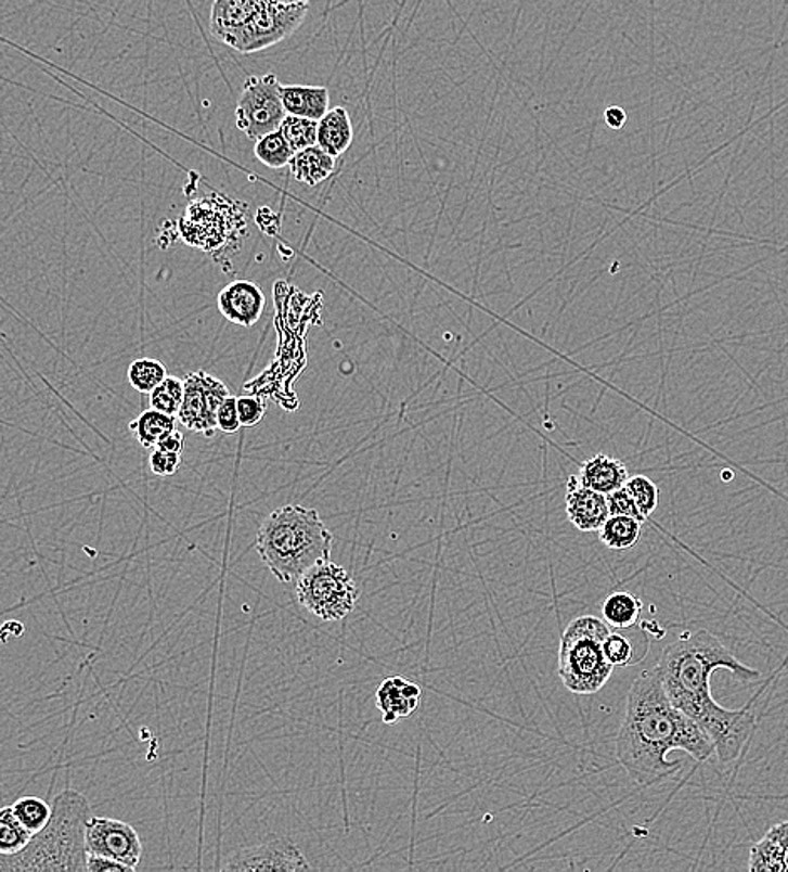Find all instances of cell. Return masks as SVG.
<instances>
[{
	"label": "cell",
	"instance_id": "4",
	"mask_svg": "<svg viewBox=\"0 0 788 872\" xmlns=\"http://www.w3.org/2000/svg\"><path fill=\"white\" fill-rule=\"evenodd\" d=\"M91 817V804L81 792H61L46 828L33 834L21 852L0 854V871L86 872V828Z\"/></svg>",
	"mask_w": 788,
	"mask_h": 872
},
{
	"label": "cell",
	"instance_id": "14",
	"mask_svg": "<svg viewBox=\"0 0 788 872\" xmlns=\"http://www.w3.org/2000/svg\"><path fill=\"white\" fill-rule=\"evenodd\" d=\"M566 512L570 524L581 533H599L604 522L611 515L607 497L584 487L578 475L567 480Z\"/></svg>",
	"mask_w": 788,
	"mask_h": 872
},
{
	"label": "cell",
	"instance_id": "3",
	"mask_svg": "<svg viewBox=\"0 0 788 872\" xmlns=\"http://www.w3.org/2000/svg\"><path fill=\"white\" fill-rule=\"evenodd\" d=\"M333 534L315 509L284 505L267 515L257 533L256 549L267 569L284 585L330 561Z\"/></svg>",
	"mask_w": 788,
	"mask_h": 872
},
{
	"label": "cell",
	"instance_id": "27",
	"mask_svg": "<svg viewBox=\"0 0 788 872\" xmlns=\"http://www.w3.org/2000/svg\"><path fill=\"white\" fill-rule=\"evenodd\" d=\"M748 869L755 872H788L780 844L766 834L751 849Z\"/></svg>",
	"mask_w": 788,
	"mask_h": 872
},
{
	"label": "cell",
	"instance_id": "25",
	"mask_svg": "<svg viewBox=\"0 0 788 872\" xmlns=\"http://www.w3.org/2000/svg\"><path fill=\"white\" fill-rule=\"evenodd\" d=\"M168 376L167 368L158 359H134L128 368V381L138 393L150 395Z\"/></svg>",
	"mask_w": 788,
	"mask_h": 872
},
{
	"label": "cell",
	"instance_id": "11",
	"mask_svg": "<svg viewBox=\"0 0 788 872\" xmlns=\"http://www.w3.org/2000/svg\"><path fill=\"white\" fill-rule=\"evenodd\" d=\"M86 849L88 854L115 859L128 865L131 871H137L143 854V844L138 832L127 822L93 816L86 828Z\"/></svg>",
	"mask_w": 788,
	"mask_h": 872
},
{
	"label": "cell",
	"instance_id": "24",
	"mask_svg": "<svg viewBox=\"0 0 788 872\" xmlns=\"http://www.w3.org/2000/svg\"><path fill=\"white\" fill-rule=\"evenodd\" d=\"M254 155L267 168L279 170V168L289 167L294 152L282 131L275 130L256 141Z\"/></svg>",
	"mask_w": 788,
	"mask_h": 872
},
{
	"label": "cell",
	"instance_id": "39",
	"mask_svg": "<svg viewBox=\"0 0 788 872\" xmlns=\"http://www.w3.org/2000/svg\"><path fill=\"white\" fill-rule=\"evenodd\" d=\"M604 121L611 130H622L625 123H628V113L621 106H607L606 112H604Z\"/></svg>",
	"mask_w": 788,
	"mask_h": 872
},
{
	"label": "cell",
	"instance_id": "19",
	"mask_svg": "<svg viewBox=\"0 0 788 872\" xmlns=\"http://www.w3.org/2000/svg\"><path fill=\"white\" fill-rule=\"evenodd\" d=\"M289 168L297 181L308 187H315L334 174L336 158L324 152L319 144H314L294 153Z\"/></svg>",
	"mask_w": 788,
	"mask_h": 872
},
{
	"label": "cell",
	"instance_id": "5",
	"mask_svg": "<svg viewBox=\"0 0 788 872\" xmlns=\"http://www.w3.org/2000/svg\"><path fill=\"white\" fill-rule=\"evenodd\" d=\"M611 632L596 616L576 617L563 632L557 675L574 695H594L606 687L615 666L604 656L603 641Z\"/></svg>",
	"mask_w": 788,
	"mask_h": 872
},
{
	"label": "cell",
	"instance_id": "7",
	"mask_svg": "<svg viewBox=\"0 0 788 872\" xmlns=\"http://www.w3.org/2000/svg\"><path fill=\"white\" fill-rule=\"evenodd\" d=\"M297 601L322 621H341L354 611L360 588L345 567L324 561L296 580Z\"/></svg>",
	"mask_w": 788,
	"mask_h": 872
},
{
	"label": "cell",
	"instance_id": "18",
	"mask_svg": "<svg viewBox=\"0 0 788 872\" xmlns=\"http://www.w3.org/2000/svg\"><path fill=\"white\" fill-rule=\"evenodd\" d=\"M354 140L351 118L346 107L337 106L330 110L318 121V144L331 156L345 155Z\"/></svg>",
	"mask_w": 788,
	"mask_h": 872
},
{
	"label": "cell",
	"instance_id": "17",
	"mask_svg": "<svg viewBox=\"0 0 788 872\" xmlns=\"http://www.w3.org/2000/svg\"><path fill=\"white\" fill-rule=\"evenodd\" d=\"M281 98L287 115L319 121L330 112V89L324 86L281 85Z\"/></svg>",
	"mask_w": 788,
	"mask_h": 872
},
{
	"label": "cell",
	"instance_id": "37",
	"mask_svg": "<svg viewBox=\"0 0 788 872\" xmlns=\"http://www.w3.org/2000/svg\"><path fill=\"white\" fill-rule=\"evenodd\" d=\"M86 872H131L128 865L115 861V859L104 858L98 854H88L86 859Z\"/></svg>",
	"mask_w": 788,
	"mask_h": 872
},
{
	"label": "cell",
	"instance_id": "31",
	"mask_svg": "<svg viewBox=\"0 0 788 872\" xmlns=\"http://www.w3.org/2000/svg\"><path fill=\"white\" fill-rule=\"evenodd\" d=\"M625 490L633 497L637 509L644 517L649 518L655 514L659 503V488L651 478L646 475H634L625 482Z\"/></svg>",
	"mask_w": 788,
	"mask_h": 872
},
{
	"label": "cell",
	"instance_id": "28",
	"mask_svg": "<svg viewBox=\"0 0 788 872\" xmlns=\"http://www.w3.org/2000/svg\"><path fill=\"white\" fill-rule=\"evenodd\" d=\"M279 130L282 131L294 153L318 144V121L314 119L287 115Z\"/></svg>",
	"mask_w": 788,
	"mask_h": 872
},
{
	"label": "cell",
	"instance_id": "10",
	"mask_svg": "<svg viewBox=\"0 0 788 872\" xmlns=\"http://www.w3.org/2000/svg\"><path fill=\"white\" fill-rule=\"evenodd\" d=\"M229 396L222 380L205 371H193L183 380V403L177 420L190 432L211 436L217 429V411Z\"/></svg>",
	"mask_w": 788,
	"mask_h": 872
},
{
	"label": "cell",
	"instance_id": "8",
	"mask_svg": "<svg viewBox=\"0 0 788 872\" xmlns=\"http://www.w3.org/2000/svg\"><path fill=\"white\" fill-rule=\"evenodd\" d=\"M285 116L281 82L274 73L245 79L235 107V123L248 140L257 141L279 130Z\"/></svg>",
	"mask_w": 788,
	"mask_h": 872
},
{
	"label": "cell",
	"instance_id": "33",
	"mask_svg": "<svg viewBox=\"0 0 788 872\" xmlns=\"http://www.w3.org/2000/svg\"><path fill=\"white\" fill-rule=\"evenodd\" d=\"M238 418L244 428H253L259 425L266 416V401L259 396H242L237 398Z\"/></svg>",
	"mask_w": 788,
	"mask_h": 872
},
{
	"label": "cell",
	"instance_id": "32",
	"mask_svg": "<svg viewBox=\"0 0 788 872\" xmlns=\"http://www.w3.org/2000/svg\"><path fill=\"white\" fill-rule=\"evenodd\" d=\"M603 651L609 665L615 666V668L636 665L637 663L636 658H634L633 641L619 629L606 636V640L603 641Z\"/></svg>",
	"mask_w": 788,
	"mask_h": 872
},
{
	"label": "cell",
	"instance_id": "22",
	"mask_svg": "<svg viewBox=\"0 0 788 872\" xmlns=\"http://www.w3.org/2000/svg\"><path fill=\"white\" fill-rule=\"evenodd\" d=\"M643 603L631 592L618 591L604 601L603 617L609 628L625 631L640 625Z\"/></svg>",
	"mask_w": 788,
	"mask_h": 872
},
{
	"label": "cell",
	"instance_id": "41",
	"mask_svg": "<svg viewBox=\"0 0 788 872\" xmlns=\"http://www.w3.org/2000/svg\"><path fill=\"white\" fill-rule=\"evenodd\" d=\"M274 2H279V4H287V5L309 4V0H274Z\"/></svg>",
	"mask_w": 788,
	"mask_h": 872
},
{
	"label": "cell",
	"instance_id": "13",
	"mask_svg": "<svg viewBox=\"0 0 788 872\" xmlns=\"http://www.w3.org/2000/svg\"><path fill=\"white\" fill-rule=\"evenodd\" d=\"M217 304L227 321L242 328H253L262 318L266 296L256 282L234 281L220 291Z\"/></svg>",
	"mask_w": 788,
	"mask_h": 872
},
{
	"label": "cell",
	"instance_id": "34",
	"mask_svg": "<svg viewBox=\"0 0 788 872\" xmlns=\"http://www.w3.org/2000/svg\"><path fill=\"white\" fill-rule=\"evenodd\" d=\"M607 497V505H609V512L611 515H628V517L636 518L640 522H646L648 518L644 517L641 514L640 509H637L636 502H634L633 497L630 496V492L625 490V487L618 488L615 492L609 493Z\"/></svg>",
	"mask_w": 788,
	"mask_h": 872
},
{
	"label": "cell",
	"instance_id": "6",
	"mask_svg": "<svg viewBox=\"0 0 788 872\" xmlns=\"http://www.w3.org/2000/svg\"><path fill=\"white\" fill-rule=\"evenodd\" d=\"M247 211L244 202L223 193H210L186 207L185 215L178 220V233L186 245L219 259L241 248L247 235Z\"/></svg>",
	"mask_w": 788,
	"mask_h": 872
},
{
	"label": "cell",
	"instance_id": "2",
	"mask_svg": "<svg viewBox=\"0 0 788 872\" xmlns=\"http://www.w3.org/2000/svg\"><path fill=\"white\" fill-rule=\"evenodd\" d=\"M676 751L707 761L714 745L700 724L668 698L658 669H644L631 684L616 757L633 782L651 787L682 769L680 761L668 760Z\"/></svg>",
	"mask_w": 788,
	"mask_h": 872
},
{
	"label": "cell",
	"instance_id": "1",
	"mask_svg": "<svg viewBox=\"0 0 788 872\" xmlns=\"http://www.w3.org/2000/svg\"><path fill=\"white\" fill-rule=\"evenodd\" d=\"M659 678L668 698L685 711L710 736L714 754L723 764L737 760L755 730L757 715L750 706L728 710L711 695V675L728 669L740 680L751 683L762 678L759 669L748 668L737 656L707 629L686 632L662 650L658 665Z\"/></svg>",
	"mask_w": 788,
	"mask_h": 872
},
{
	"label": "cell",
	"instance_id": "16",
	"mask_svg": "<svg viewBox=\"0 0 788 872\" xmlns=\"http://www.w3.org/2000/svg\"><path fill=\"white\" fill-rule=\"evenodd\" d=\"M578 478L584 487L591 488L594 492L609 496L630 480V470L616 457L597 453L581 463Z\"/></svg>",
	"mask_w": 788,
	"mask_h": 872
},
{
	"label": "cell",
	"instance_id": "38",
	"mask_svg": "<svg viewBox=\"0 0 788 872\" xmlns=\"http://www.w3.org/2000/svg\"><path fill=\"white\" fill-rule=\"evenodd\" d=\"M155 448L171 451V453H183V450H185V435L182 432H178V429H173L165 438H162Z\"/></svg>",
	"mask_w": 788,
	"mask_h": 872
},
{
	"label": "cell",
	"instance_id": "30",
	"mask_svg": "<svg viewBox=\"0 0 788 872\" xmlns=\"http://www.w3.org/2000/svg\"><path fill=\"white\" fill-rule=\"evenodd\" d=\"M183 403V380L175 376L165 377L152 393H150V408L162 413L177 416Z\"/></svg>",
	"mask_w": 788,
	"mask_h": 872
},
{
	"label": "cell",
	"instance_id": "35",
	"mask_svg": "<svg viewBox=\"0 0 788 872\" xmlns=\"http://www.w3.org/2000/svg\"><path fill=\"white\" fill-rule=\"evenodd\" d=\"M182 466V453H171V451L155 448L150 456V469L158 477H171L177 474Z\"/></svg>",
	"mask_w": 788,
	"mask_h": 872
},
{
	"label": "cell",
	"instance_id": "36",
	"mask_svg": "<svg viewBox=\"0 0 788 872\" xmlns=\"http://www.w3.org/2000/svg\"><path fill=\"white\" fill-rule=\"evenodd\" d=\"M241 428L242 425L241 418H238L237 398L230 395L229 398H225V401L220 405L219 411H217V429L232 435V433H237Z\"/></svg>",
	"mask_w": 788,
	"mask_h": 872
},
{
	"label": "cell",
	"instance_id": "15",
	"mask_svg": "<svg viewBox=\"0 0 788 872\" xmlns=\"http://www.w3.org/2000/svg\"><path fill=\"white\" fill-rule=\"evenodd\" d=\"M269 0H215L210 12V33L227 44L235 34L256 20Z\"/></svg>",
	"mask_w": 788,
	"mask_h": 872
},
{
	"label": "cell",
	"instance_id": "23",
	"mask_svg": "<svg viewBox=\"0 0 788 872\" xmlns=\"http://www.w3.org/2000/svg\"><path fill=\"white\" fill-rule=\"evenodd\" d=\"M130 429L137 436L141 447L155 448L162 438L177 429V416H170V414L150 408L130 423Z\"/></svg>",
	"mask_w": 788,
	"mask_h": 872
},
{
	"label": "cell",
	"instance_id": "9",
	"mask_svg": "<svg viewBox=\"0 0 788 872\" xmlns=\"http://www.w3.org/2000/svg\"><path fill=\"white\" fill-rule=\"evenodd\" d=\"M308 11V4L287 5L269 0L256 20L235 34L225 46L242 54L263 51L290 38L302 26Z\"/></svg>",
	"mask_w": 788,
	"mask_h": 872
},
{
	"label": "cell",
	"instance_id": "40",
	"mask_svg": "<svg viewBox=\"0 0 788 872\" xmlns=\"http://www.w3.org/2000/svg\"><path fill=\"white\" fill-rule=\"evenodd\" d=\"M766 834H768L770 837H774V839L780 844L781 849H784L785 864H787L788 871V821L774 825Z\"/></svg>",
	"mask_w": 788,
	"mask_h": 872
},
{
	"label": "cell",
	"instance_id": "29",
	"mask_svg": "<svg viewBox=\"0 0 788 872\" xmlns=\"http://www.w3.org/2000/svg\"><path fill=\"white\" fill-rule=\"evenodd\" d=\"M15 816L23 822L24 828L36 834L42 831L51 819V806L39 797H23L12 804Z\"/></svg>",
	"mask_w": 788,
	"mask_h": 872
},
{
	"label": "cell",
	"instance_id": "26",
	"mask_svg": "<svg viewBox=\"0 0 788 872\" xmlns=\"http://www.w3.org/2000/svg\"><path fill=\"white\" fill-rule=\"evenodd\" d=\"M30 834L17 819L12 806L0 809V854L21 852L29 843Z\"/></svg>",
	"mask_w": 788,
	"mask_h": 872
},
{
	"label": "cell",
	"instance_id": "20",
	"mask_svg": "<svg viewBox=\"0 0 788 872\" xmlns=\"http://www.w3.org/2000/svg\"><path fill=\"white\" fill-rule=\"evenodd\" d=\"M404 681L406 680L400 677L388 678L376 692V705L386 724H395L400 718L410 717L418 708L419 702L408 700L401 692Z\"/></svg>",
	"mask_w": 788,
	"mask_h": 872
},
{
	"label": "cell",
	"instance_id": "21",
	"mask_svg": "<svg viewBox=\"0 0 788 872\" xmlns=\"http://www.w3.org/2000/svg\"><path fill=\"white\" fill-rule=\"evenodd\" d=\"M643 536V522L628 515H609L599 529V540L611 551H630Z\"/></svg>",
	"mask_w": 788,
	"mask_h": 872
},
{
	"label": "cell",
	"instance_id": "12",
	"mask_svg": "<svg viewBox=\"0 0 788 872\" xmlns=\"http://www.w3.org/2000/svg\"><path fill=\"white\" fill-rule=\"evenodd\" d=\"M312 865L302 850L287 839L269 841L257 846L244 847L227 858L222 871H311Z\"/></svg>",
	"mask_w": 788,
	"mask_h": 872
}]
</instances>
